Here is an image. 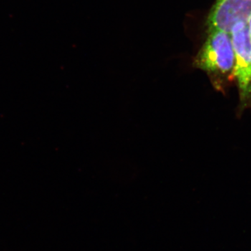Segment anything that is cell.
I'll use <instances>...</instances> for the list:
<instances>
[{
  "instance_id": "cell-1",
  "label": "cell",
  "mask_w": 251,
  "mask_h": 251,
  "mask_svg": "<svg viewBox=\"0 0 251 251\" xmlns=\"http://www.w3.org/2000/svg\"><path fill=\"white\" fill-rule=\"evenodd\" d=\"M209 35L194 60V66L219 81L233 78L234 54L230 34L224 31H208Z\"/></svg>"
},
{
  "instance_id": "cell-2",
  "label": "cell",
  "mask_w": 251,
  "mask_h": 251,
  "mask_svg": "<svg viewBox=\"0 0 251 251\" xmlns=\"http://www.w3.org/2000/svg\"><path fill=\"white\" fill-rule=\"evenodd\" d=\"M234 54L233 78L237 81L241 101L246 103L251 92V36L247 21H239L229 32Z\"/></svg>"
},
{
  "instance_id": "cell-3",
  "label": "cell",
  "mask_w": 251,
  "mask_h": 251,
  "mask_svg": "<svg viewBox=\"0 0 251 251\" xmlns=\"http://www.w3.org/2000/svg\"><path fill=\"white\" fill-rule=\"evenodd\" d=\"M251 14V0H216L208 16V31L230 32L239 21H248Z\"/></svg>"
},
{
  "instance_id": "cell-4",
  "label": "cell",
  "mask_w": 251,
  "mask_h": 251,
  "mask_svg": "<svg viewBox=\"0 0 251 251\" xmlns=\"http://www.w3.org/2000/svg\"><path fill=\"white\" fill-rule=\"evenodd\" d=\"M248 26H249V32H250L251 36V14L250 16H249V19H248Z\"/></svg>"
}]
</instances>
